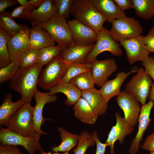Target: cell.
Segmentation results:
<instances>
[{"label":"cell","instance_id":"6da1fadb","mask_svg":"<svg viewBox=\"0 0 154 154\" xmlns=\"http://www.w3.org/2000/svg\"><path fill=\"white\" fill-rule=\"evenodd\" d=\"M43 67L37 63L29 67H20L10 80L9 88L20 94L24 104H31L37 90L38 78Z\"/></svg>","mask_w":154,"mask_h":154},{"label":"cell","instance_id":"7a4b0ae2","mask_svg":"<svg viewBox=\"0 0 154 154\" xmlns=\"http://www.w3.org/2000/svg\"><path fill=\"white\" fill-rule=\"evenodd\" d=\"M70 14L98 34L103 29L106 18L89 0H72Z\"/></svg>","mask_w":154,"mask_h":154},{"label":"cell","instance_id":"3957f363","mask_svg":"<svg viewBox=\"0 0 154 154\" xmlns=\"http://www.w3.org/2000/svg\"><path fill=\"white\" fill-rule=\"evenodd\" d=\"M8 129L25 136L40 138L37 133L33 118V107L24 104L10 118L6 126Z\"/></svg>","mask_w":154,"mask_h":154},{"label":"cell","instance_id":"277c9868","mask_svg":"<svg viewBox=\"0 0 154 154\" xmlns=\"http://www.w3.org/2000/svg\"><path fill=\"white\" fill-rule=\"evenodd\" d=\"M32 23L38 25L47 31L57 45L63 49L67 48L75 43L72 37L70 28L64 16L58 15L49 20L38 23L32 20Z\"/></svg>","mask_w":154,"mask_h":154},{"label":"cell","instance_id":"5b68a950","mask_svg":"<svg viewBox=\"0 0 154 154\" xmlns=\"http://www.w3.org/2000/svg\"><path fill=\"white\" fill-rule=\"evenodd\" d=\"M109 31L116 42L131 39L141 35L143 28L139 21L134 17H125L113 20Z\"/></svg>","mask_w":154,"mask_h":154},{"label":"cell","instance_id":"8992f818","mask_svg":"<svg viewBox=\"0 0 154 154\" xmlns=\"http://www.w3.org/2000/svg\"><path fill=\"white\" fill-rule=\"evenodd\" d=\"M67 65L59 56L54 58L41 70L38 85L42 89L47 90L60 84L66 72Z\"/></svg>","mask_w":154,"mask_h":154},{"label":"cell","instance_id":"52a82bcc","mask_svg":"<svg viewBox=\"0 0 154 154\" xmlns=\"http://www.w3.org/2000/svg\"><path fill=\"white\" fill-rule=\"evenodd\" d=\"M153 83L150 76L144 68L140 67L136 74L126 84L125 90L131 94L142 106L146 104Z\"/></svg>","mask_w":154,"mask_h":154},{"label":"cell","instance_id":"ba28073f","mask_svg":"<svg viewBox=\"0 0 154 154\" xmlns=\"http://www.w3.org/2000/svg\"><path fill=\"white\" fill-rule=\"evenodd\" d=\"M40 139L27 137L7 128L1 127L0 129V145L22 146L28 154H35L37 151L43 150L39 142Z\"/></svg>","mask_w":154,"mask_h":154},{"label":"cell","instance_id":"9c48e42d","mask_svg":"<svg viewBox=\"0 0 154 154\" xmlns=\"http://www.w3.org/2000/svg\"><path fill=\"white\" fill-rule=\"evenodd\" d=\"M105 51L109 52L115 56H120L123 54L119 44L112 37L109 31L104 27L98 34L96 42L86 56L85 62L91 63L98 55Z\"/></svg>","mask_w":154,"mask_h":154},{"label":"cell","instance_id":"30bf717a","mask_svg":"<svg viewBox=\"0 0 154 154\" xmlns=\"http://www.w3.org/2000/svg\"><path fill=\"white\" fill-rule=\"evenodd\" d=\"M144 36H140L120 41V46L124 48L129 63L133 64L138 61L144 62L148 59L150 52L143 41Z\"/></svg>","mask_w":154,"mask_h":154},{"label":"cell","instance_id":"8fae6325","mask_svg":"<svg viewBox=\"0 0 154 154\" xmlns=\"http://www.w3.org/2000/svg\"><path fill=\"white\" fill-rule=\"evenodd\" d=\"M116 101L123 110L125 120L133 127L138 122L141 107L139 102L125 90L117 96Z\"/></svg>","mask_w":154,"mask_h":154},{"label":"cell","instance_id":"7c38bea8","mask_svg":"<svg viewBox=\"0 0 154 154\" xmlns=\"http://www.w3.org/2000/svg\"><path fill=\"white\" fill-rule=\"evenodd\" d=\"M116 119L115 125L113 126L110 131L106 143L110 147L111 154H115L114 144L118 140L122 145L126 137L134 130V127L128 123L118 112L115 113Z\"/></svg>","mask_w":154,"mask_h":154},{"label":"cell","instance_id":"4fadbf2b","mask_svg":"<svg viewBox=\"0 0 154 154\" xmlns=\"http://www.w3.org/2000/svg\"><path fill=\"white\" fill-rule=\"evenodd\" d=\"M154 105V102L151 100L141 107L138 118V129L135 137L132 140L128 150L129 154H137L140 144L143 136L149 125L151 119L150 115Z\"/></svg>","mask_w":154,"mask_h":154},{"label":"cell","instance_id":"5bb4252c","mask_svg":"<svg viewBox=\"0 0 154 154\" xmlns=\"http://www.w3.org/2000/svg\"><path fill=\"white\" fill-rule=\"evenodd\" d=\"M68 24L75 44L80 46L95 44L98 34L92 29L76 19L68 21Z\"/></svg>","mask_w":154,"mask_h":154},{"label":"cell","instance_id":"9a60e30c","mask_svg":"<svg viewBox=\"0 0 154 154\" xmlns=\"http://www.w3.org/2000/svg\"><path fill=\"white\" fill-rule=\"evenodd\" d=\"M33 97L36 102V104L33 107V118L35 131L41 135H47L46 133L41 130V127L46 120L49 119L43 117V110L46 104L55 102L57 99V96L55 94L50 95L48 92H42L37 90Z\"/></svg>","mask_w":154,"mask_h":154},{"label":"cell","instance_id":"2e32d148","mask_svg":"<svg viewBox=\"0 0 154 154\" xmlns=\"http://www.w3.org/2000/svg\"><path fill=\"white\" fill-rule=\"evenodd\" d=\"M91 63L92 76L95 84L99 87L102 86L117 68L115 60L113 58L103 60L96 59Z\"/></svg>","mask_w":154,"mask_h":154},{"label":"cell","instance_id":"e0dca14e","mask_svg":"<svg viewBox=\"0 0 154 154\" xmlns=\"http://www.w3.org/2000/svg\"><path fill=\"white\" fill-rule=\"evenodd\" d=\"M138 68L133 66L129 72H120L117 74L115 78L106 82L99 90L102 96L107 103L113 97L117 96L121 93V86L126 79L131 74L137 72Z\"/></svg>","mask_w":154,"mask_h":154},{"label":"cell","instance_id":"ac0fdd59","mask_svg":"<svg viewBox=\"0 0 154 154\" xmlns=\"http://www.w3.org/2000/svg\"><path fill=\"white\" fill-rule=\"evenodd\" d=\"M30 29L21 31L10 37L7 46L11 61L17 60L23 53L30 48Z\"/></svg>","mask_w":154,"mask_h":154},{"label":"cell","instance_id":"d6986e66","mask_svg":"<svg viewBox=\"0 0 154 154\" xmlns=\"http://www.w3.org/2000/svg\"><path fill=\"white\" fill-rule=\"evenodd\" d=\"M31 23L32 27L30 29L29 34L30 48L39 50L56 45L55 42L47 31L38 25Z\"/></svg>","mask_w":154,"mask_h":154},{"label":"cell","instance_id":"ffe728a7","mask_svg":"<svg viewBox=\"0 0 154 154\" xmlns=\"http://www.w3.org/2000/svg\"><path fill=\"white\" fill-rule=\"evenodd\" d=\"M94 45L80 46L75 43L63 49L59 56L68 64L75 62H85L86 56L92 50Z\"/></svg>","mask_w":154,"mask_h":154},{"label":"cell","instance_id":"44dd1931","mask_svg":"<svg viewBox=\"0 0 154 154\" xmlns=\"http://www.w3.org/2000/svg\"><path fill=\"white\" fill-rule=\"evenodd\" d=\"M58 14L54 0H43L37 8L33 9L30 12L27 19L37 23H43L57 15Z\"/></svg>","mask_w":154,"mask_h":154},{"label":"cell","instance_id":"7402d4cb","mask_svg":"<svg viewBox=\"0 0 154 154\" xmlns=\"http://www.w3.org/2000/svg\"><path fill=\"white\" fill-rule=\"evenodd\" d=\"M110 23L114 19L126 16V13L121 10L113 0H89Z\"/></svg>","mask_w":154,"mask_h":154},{"label":"cell","instance_id":"603a6c76","mask_svg":"<svg viewBox=\"0 0 154 154\" xmlns=\"http://www.w3.org/2000/svg\"><path fill=\"white\" fill-rule=\"evenodd\" d=\"M81 97L83 98L98 116L104 114L108 108L105 101L99 90L94 87L82 91Z\"/></svg>","mask_w":154,"mask_h":154},{"label":"cell","instance_id":"cb8c5ba5","mask_svg":"<svg viewBox=\"0 0 154 154\" xmlns=\"http://www.w3.org/2000/svg\"><path fill=\"white\" fill-rule=\"evenodd\" d=\"M74 105L73 108L76 118L88 124L96 123L98 116L83 98L81 97Z\"/></svg>","mask_w":154,"mask_h":154},{"label":"cell","instance_id":"d4e9b609","mask_svg":"<svg viewBox=\"0 0 154 154\" xmlns=\"http://www.w3.org/2000/svg\"><path fill=\"white\" fill-rule=\"evenodd\" d=\"M12 95H6L0 106V125L6 126L10 117L24 105L21 98L16 102L12 100Z\"/></svg>","mask_w":154,"mask_h":154},{"label":"cell","instance_id":"484cf974","mask_svg":"<svg viewBox=\"0 0 154 154\" xmlns=\"http://www.w3.org/2000/svg\"><path fill=\"white\" fill-rule=\"evenodd\" d=\"M49 90L50 95L58 93L64 94L67 97L65 103L69 106L74 105L81 97L82 92L70 82L60 83Z\"/></svg>","mask_w":154,"mask_h":154},{"label":"cell","instance_id":"4316f807","mask_svg":"<svg viewBox=\"0 0 154 154\" xmlns=\"http://www.w3.org/2000/svg\"><path fill=\"white\" fill-rule=\"evenodd\" d=\"M58 129L62 141L59 145L52 147V151L56 153L68 152L78 143L79 135L71 133L62 127H58Z\"/></svg>","mask_w":154,"mask_h":154},{"label":"cell","instance_id":"83f0119b","mask_svg":"<svg viewBox=\"0 0 154 154\" xmlns=\"http://www.w3.org/2000/svg\"><path fill=\"white\" fill-rule=\"evenodd\" d=\"M0 28L11 37L21 31L30 29L25 26L17 23L11 17L10 13L5 11L0 13Z\"/></svg>","mask_w":154,"mask_h":154},{"label":"cell","instance_id":"f1b7e54d","mask_svg":"<svg viewBox=\"0 0 154 154\" xmlns=\"http://www.w3.org/2000/svg\"><path fill=\"white\" fill-rule=\"evenodd\" d=\"M136 16L145 20L154 16V0H132Z\"/></svg>","mask_w":154,"mask_h":154},{"label":"cell","instance_id":"f546056e","mask_svg":"<svg viewBox=\"0 0 154 154\" xmlns=\"http://www.w3.org/2000/svg\"><path fill=\"white\" fill-rule=\"evenodd\" d=\"M92 64L87 62H75L67 65L60 83H69L74 77L82 73L92 71Z\"/></svg>","mask_w":154,"mask_h":154},{"label":"cell","instance_id":"4dcf8cb0","mask_svg":"<svg viewBox=\"0 0 154 154\" xmlns=\"http://www.w3.org/2000/svg\"><path fill=\"white\" fill-rule=\"evenodd\" d=\"M63 48L58 45L50 46L39 50L38 63L43 66L61 54Z\"/></svg>","mask_w":154,"mask_h":154},{"label":"cell","instance_id":"1f68e13d","mask_svg":"<svg viewBox=\"0 0 154 154\" xmlns=\"http://www.w3.org/2000/svg\"><path fill=\"white\" fill-rule=\"evenodd\" d=\"M81 92L94 87L92 71L81 73L73 78L70 82Z\"/></svg>","mask_w":154,"mask_h":154},{"label":"cell","instance_id":"d6a6232c","mask_svg":"<svg viewBox=\"0 0 154 154\" xmlns=\"http://www.w3.org/2000/svg\"><path fill=\"white\" fill-rule=\"evenodd\" d=\"M11 37L2 28H0V68L10 64L11 60L8 51L7 44Z\"/></svg>","mask_w":154,"mask_h":154},{"label":"cell","instance_id":"836d02e7","mask_svg":"<svg viewBox=\"0 0 154 154\" xmlns=\"http://www.w3.org/2000/svg\"><path fill=\"white\" fill-rule=\"evenodd\" d=\"M39 51L36 49L30 48L23 53L17 60L20 67H29L37 64Z\"/></svg>","mask_w":154,"mask_h":154},{"label":"cell","instance_id":"e575fe53","mask_svg":"<svg viewBox=\"0 0 154 154\" xmlns=\"http://www.w3.org/2000/svg\"><path fill=\"white\" fill-rule=\"evenodd\" d=\"M95 143L92 134L86 131L81 133L77 147L74 150V154H85L87 149Z\"/></svg>","mask_w":154,"mask_h":154},{"label":"cell","instance_id":"d590c367","mask_svg":"<svg viewBox=\"0 0 154 154\" xmlns=\"http://www.w3.org/2000/svg\"><path fill=\"white\" fill-rule=\"evenodd\" d=\"M20 68L17 60H13L7 66L0 69V83L11 80Z\"/></svg>","mask_w":154,"mask_h":154},{"label":"cell","instance_id":"8d00e7d4","mask_svg":"<svg viewBox=\"0 0 154 154\" xmlns=\"http://www.w3.org/2000/svg\"><path fill=\"white\" fill-rule=\"evenodd\" d=\"M58 11V15L69 18L72 0H54Z\"/></svg>","mask_w":154,"mask_h":154},{"label":"cell","instance_id":"74e56055","mask_svg":"<svg viewBox=\"0 0 154 154\" xmlns=\"http://www.w3.org/2000/svg\"><path fill=\"white\" fill-rule=\"evenodd\" d=\"M35 8L30 5L20 6L15 7L10 13L11 17L13 18H18L27 19L30 12Z\"/></svg>","mask_w":154,"mask_h":154},{"label":"cell","instance_id":"f35d334b","mask_svg":"<svg viewBox=\"0 0 154 154\" xmlns=\"http://www.w3.org/2000/svg\"><path fill=\"white\" fill-rule=\"evenodd\" d=\"M143 41L150 52L154 53V27L150 29L145 36L143 37Z\"/></svg>","mask_w":154,"mask_h":154},{"label":"cell","instance_id":"ab89813d","mask_svg":"<svg viewBox=\"0 0 154 154\" xmlns=\"http://www.w3.org/2000/svg\"><path fill=\"white\" fill-rule=\"evenodd\" d=\"M142 64L145 72L153 79L154 83V57L149 56L146 61L142 62Z\"/></svg>","mask_w":154,"mask_h":154},{"label":"cell","instance_id":"60d3db41","mask_svg":"<svg viewBox=\"0 0 154 154\" xmlns=\"http://www.w3.org/2000/svg\"><path fill=\"white\" fill-rule=\"evenodd\" d=\"M0 154H25L20 150L16 146L0 145Z\"/></svg>","mask_w":154,"mask_h":154},{"label":"cell","instance_id":"b9f144b4","mask_svg":"<svg viewBox=\"0 0 154 154\" xmlns=\"http://www.w3.org/2000/svg\"><path fill=\"white\" fill-rule=\"evenodd\" d=\"M140 147L144 150L154 152V132L146 137Z\"/></svg>","mask_w":154,"mask_h":154},{"label":"cell","instance_id":"7bdbcfd3","mask_svg":"<svg viewBox=\"0 0 154 154\" xmlns=\"http://www.w3.org/2000/svg\"><path fill=\"white\" fill-rule=\"evenodd\" d=\"M92 134L93 137L96 144V154H105L106 148L108 146L107 144L102 143L99 140L97 132L94 131Z\"/></svg>","mask_w":154,"mask_h":154},{"label":"cell","instance_id":"ee69618b","mask_svg":"<svg viewBox=\"0 0 154 154\" xmlns=\"http://www.w3.org/2000/svg\"><path fill=\"white\" fill-rule=\"evenodd\" d=\"M114 1L119 9L123 11L133 9L132 0H114Z\"/></svg>","mask_w":154,"mask_h":154},{"label":"cell","instance_id":"f6af8a7d","mask_svg":"<svg viewBox=\"0 0 154 154\" xmlns=\"http://www.w3.org/2000/svg\"><path fill=\"white\" fill-rule=\"evenodd\" d=\"M18 3L17 0H0V12L5 11L7 7L13 6Z\"/></svg>","mask_w":154,"mask_h":154},{"label":"cell","instance_id":"bcb514c9","mask_svg":"<svg viewBox=\"0 0 154 154\" xmlns=\"http://www.w3.org/2000/svg\"><path fill=\"white\" fill-rule=\"evenodd\" d=\"M43 1V0H31L28 1V5H30L36 8L39 7Z\"/></svg>","mask_w":154,"mask_h":154},{"label":"cell","instance_id":"7dc6e473","mask_svg":"<svg viewBox=\"0 0 154 154\" xmlns=\"http://www.w3.org/2000/svg\"><path fill=\"white\" fill-rule=\"evenodd\" d=\"M148 99L150 100L153 101L154 102V83H153L151 87L148 96ZM153 107L154 109V105Z\"/></svg>","mask_w":154,"mask_h":154},{"label":"cell","instance_id":"c3c4849f","mask_svg":"<svg viewBox=\"0 0 154 154\" xmlns=\"http://www.w3.org/2000/svg\"><path fill=\"white\" fill-rule=\"evenodd\" d=\"M17 1L21 6H24L28 5V1L27 0H17Z\"/></svg>","mask_w":154,"mask_h":154},{"label":"cell","instance_id":"681fc988","mask_svg":"<svg viewBox=\"0 0 154 154\" xmlns=\"http://www.w3.org/2000/svg\"><path fill=\"white\" fill-rule=\"evenodd\" d=\"M40 154H71L69 153L68 152H66L63 153H57L55 152L54 153H52L51 152H46L43 150L40 152Z\"/></svg>","mask_w":154,"mask_h":154},{"label":"cell","instance_id":"f907efd6","mask_svg":"<svg viewBox=\"0 0 154 154\" xmlns=\"http://www.w3.org/2000/svg\"><path fill=\"white\" fill-rule=\"evenodd\" d=\"M148 154H154V152H150Z\"/></svg>","mask_w":154,"mask_h":154}]
</instances>
